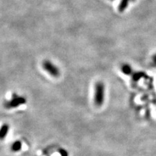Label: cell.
<instances>
[{"instance_id": "1", "label": "cell", "mask_w": 156, "mask_h": 156, "mask_svg": "<svg viewBox=\"0 0 156 156\" xmlns=\"http://www.w3.org/2000/svg\"><path fill=\"white\" fill-rule=\"evenodd\" d=\"M105 85L103 83L98 81L95 85L94 101L96 106L100 107L104 104L105 100Z\"/></svg>"}, {"instance_id": "8", "label": "cell", "mask_w": 156, "mask_h": 156, "mask_svg": "<svg viewBox=\"0 0 156 156\" xmlns=\"http://www.w3.org/2000/svg\"><path fill=\"white\" fill-rule=\"evenodd\" d=\"M58 152H59L61 156H68V153L64 149H60Z\"/></svg>"}, {"instance_id": "2", "label": "cell", "mask_w": 156, "mask_h": 156, "mask_svg": "<svg viewBox=\"0 0 156 156\" xmlns=\"http://www.w3.org/2000/svg\"><path fill=\"white\" fill-rule=\"evenodd\" d=\"M43 68L49 74L53 77H57L60 76V70L58 67L50 61H45L43 62Z\"/></svg>"}, {"instance_id": "7", "label": "cell", "mask_w": 156, "mask_h": 156, "mask_svg": "<svg viewBox=\"0 0 156 156\" xmlns=\"http://www.w3.org/2000/svg\"><path fill=\"white\" fill-rule=\"evenodd\" d=\"M122 70L126 74H130L131 72V67L128 65H124L122 67Z\"/></svg>"}, {"instance_id": "5", "label": "cell", "mask_w": 156, "mask_h": 156, "mask_svg": "<svg viewBox=\"0 0 156 156\" xmlns=\"http://www.w3.org/2000/svg\"><path fill=\"white\" fill-rule=\"evenodd\" d=\"M9 126L7 124H3L0 131V138L3 140L4 138L6 137V136L9 132Z\"/></svg>"}, {"instance_id": "4", "label": "cell", "mask_w": 156, "mask_h": 156, "mask_svg": "<svg viewBox=\"0 0 156 156\" xmlns=\"http://www.w3.org/2000/svg\"><path fill=\"white\" fill-rule=\"evenodd\" d=\"M131 1H135V0H122L119 6V11L120 12H124Z\"/></svg>"}, {"instance_id": "9", "label": "cell", "mask_w": 156, "mask_h": 156, "mask_svg": "<svg viewBox=\"0 0 156 156\" xmlns=\"http://www.w3.org/2000/svg\"><path fill=\"white\" fill-rule=\"evenodd\" d=\"M153 62H154V65H156V55L153 58Z\"/></svg>"}, {"instance_id": "3", "label": "cell", "mask_w": 156, "mask_h": 156, "mask_svg": "<svg viewBox=\"0 0 156 156\" xmlns=\"http://www.w3.org/2000/svg\"><path fill=\"white\" fill-rule=\"evenodd\" d=\"M26 102V100L24 98L18 96H14L11 101L7 102L6 107L7 108H14V107H16L19 105L24 104Z\"/></svg>"}, {"instance_id": "6", "label": "cell", "mask_w": 156, "mask_h": 156, "mask_svg": "<svg viewBox=\"0 0 156 156\" xmlns=\"http://www.w3.org/2000/svg\"><path fill=\"white\" fill-rule=\"evenodd\" d=\"M22 143L20 140H16L14 142L11 146V150L12 152H19L20 150L22 149Z\"/></svg>"}]
</instances>
